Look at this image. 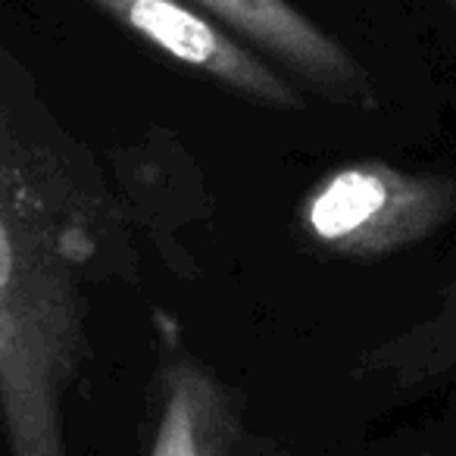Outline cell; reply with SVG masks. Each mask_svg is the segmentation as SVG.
<instances>
[{
	"label": "cell",
	"instance_id": "6da1fadb",
	"mask_svg": "<svg viewBox=\"0 0 456 456\" xmlns=\"http://www.w3.org/2000/svg\"><path fill=\"white\" fill-rule=\"evenodd\" d=\"M113 194L0 41V441L69 456L66 397L88 356V288L116 273Z\"/></svg>",
	"mask_w": 456,
	"mask_h": 456
},
{
	"label": "cell",
	"instance_id": "7a4b0ae2",
	"mask_svg": "<svg viewBox=\"0 0 456 456\" xmlns=\"http://www.w3.org/2000/svg\"><path fill=\"white\" fill-rule=\"evenodd\" d=\"M453 216L456 178L360 159L325 172L306 191L297 225L316 250L344 260H379L422 244Z\"/></svg>",
	"mask_w": 456,
	"mask_h": 456
},
{
	"label": "cell",
	"instance_id": "3957f363",
	"mask_svg": "<svg viewBox=\"0 0 456 456\" xmlns=\"http://www.w3.org/2000/svg\"><path fill=\"white\" fill-rule=\"evenodd\" d=\"M128 35L151 45L182 69L266 110H304L306 97L291 76L244 45L191 0H85Z\"/></svg>",
	"mask_w": 456,
	"mask_h": 456
},
{
	"label": "cell",
	"instance_id": "277c9868",
	"mask_svg": "<svg viewBox=\"0 0 456 456\" xmlns=\"http://www.w3.org/2000/svg\"><path fill=\"white\" fill-rule=\"evenodd\" d=\"M256 53L331 103L369 110L375 88L362 63L291 0H191Z\"/></svg>",
	"mask_w": 456,
	"mask_h": 456
},
{
	"label": "cell",
	"instance_id": "5b68a950",
	"mask_svg": "<svg viewBox=\"0 0 456 456\" xmlns=\"http://www.w3.org/2000/svg\"><path fill=\"white\" fill-rule=\"evenodd\" d=\"M241 435L235 391L191 354H172L159 375L151 456H228Z\"/></svg>",
	"mask_w": 456,
	"mask_h": 456
},
{
	"label": "cell",
	"instance_id": "8992f818",
	"mask_svg": "<svg viewBox=\"0 0 456 456\" xmlns=\"http://www.w3.org/2000/svg\"><path fill=\"white\" fill-rule=\"evenodd\" d=\"M456 362V288L444 297L441 310L422 322L419 329L394 338L391 344H381L366 360V369L403 385H416L431 375L447 372Z\"/></svg>",
	"mask_w": 456,
	"mask_h": 456
},
{
	"label": "cell",
	"instance_id": "52a82bcc",
	"mask_svg": "<svg viewBox=\"0 0 456 456\" xmlns=\"http://www.w3.org/2000/svg\"><path fill=\"white\" fill-rule=\"evenodd\" d=\"M444 4H447V7H450V13L456 16V0H444Z\"/></svg>",
	"mask_w": 456,
	"mask_h": 456
},
{
	"label": "cell",
	"instance_id": "ba28073f",
	"mask_svg": "<svg viewBox=\"0 0 456 456\" xmlns=\"http://www.w3.org/2000/svg\"><path fill=\"white\" fill-rule=\"evenodd\" d=\"M0 444H4V441H0Z\"/></svg>",
	"mask_w": 456,
	"mask_h": 456
}]
</instances>
